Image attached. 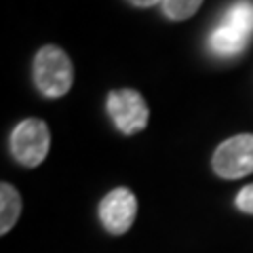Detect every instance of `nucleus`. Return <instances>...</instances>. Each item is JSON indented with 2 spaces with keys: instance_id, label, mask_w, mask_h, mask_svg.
Segmentation results:
<instances>
[{
  "instance_id": "9b49d317",
  "label": "nucleus",
  "mask_w": 253,
  "mask_h": 253,
  "mask_svg": "<svg viewBox=\"0 0 253 253\" xmlns=\"http://www.w3.org/2000/svg\"><path fill=\"white\" fill-rule=\"evenodd\" d=\"M131 4H135V6H152L156 2H163V0H129Z\"/></svg>"
},
{
  "instance_id": "1a4fd4ad",
  "label": "nucleus",
  "mask_w": 253,
  "mask_h": 253,
  "mask_svg": "<svg viewBox=\"0 0 253 253\" xmlns=\"http://www.w3.org/2000/svg\"><path fill=\"white\" fill-rule=\"evenodd\" d=\"M203 0H163V11L169 19L184 21L199 11Z\"/></svg>"
},
{
  "instance_id": "f03ea898",
  "label": "nucleus",
  "mask_w": 253,
  "mask_h": 253,
  "mask_svg": "<svg viewBox=\"0 0 253 253\" xmlns=\"http://www.w3.org/2000/svg\"><path fill=\"white\" fill-rule=\"evenodd\" d=\"M49 129L38 118H28V121L19 123L11 133V152L26 167L41 165L49 152Z\"/></svg>"
},
{
  "instance_id": "6e6552de",
  "label": "nucleus",
  "mask_w": 253,
  "mask_h": 253,
  "mask_svg": "<svg viewBox=\"0 0 253 253\" xmlns=\"http://www.w3.org/2000/svg\"><path fill=\"white\" fill-rule=\"evenodd\" d=\"M221 21L251 36L253 34V2L251 0H239V2L230 4L226 9Z\"/></svg>"
},
{
  "instance_id": "9d476101",
  "label": "nucleus",
  "mask_w": 253,
  "mask_h": 253,
  "mask_svg": "<svg viewBox=\"0 0 253 253\" xmlns=\"http://www.w3.org/2000/svg\"><path fill=\"white\" fill-rule=\"evenodd\" d=\"M236 207L243 213H251L253 215V184L245 186L239 192V196H236Z\"/></svg>"
},
{
  "instance_id": "f257e3e1",
  "label": "nucleus",
  "mask_w": 253,
  "mask_h": 253,
  "mask_svg": "<svg viewBox=\"0 0 253 253\" xmlns=\"http://www.w3.org/2000/svg\"><path fill=\"white\" fill-rule=\"evenodd\" d=\"M74 81L72 61L66 51L55 44H46L36 53L34 59V83L46 97H63Z\"/></svg>"
},
{
  "instance_id": "7ed1b4c3",
  "label": "nucleus",
  "mask_w": 253,
  "mask_h": 253,
  "mask_svg": "<svg viewBox=\"0 0 253 253\" xmlns=\"http://www.w3.org/2000/svg\"><path fill=\"white\" fill-rule=\"evenodd\" d=\"M213 171L224 179H239L253 173V135L243 133L219 144L213 154Z\"/></svg>"
},
{
  "instance_id": "0eeeda50",
  "label": "nucleus",
  "mask_w": 253,
  "mask_h": 253,
  "mask_svg": "<svg viewBox=\"0 0 253 253\" xmlns=\"http://www.w3.org/2000/svg\"><path fill=\"white\" fill-rule=\"evenodd\" d=\"M0 203H2V209H0V232L6 234L15 226L19 213H21V196L11 184H2L0 186Z\"/></svg>"
},
{
  "instance_id": "39448f33",
  "label": "nucleus",
  "mask_w": 253,
  "mask_h": 253,
  "mask_svg": "<svg viewBox=\"0 0 253 253\" xmlns=\"http://www.w3.org/2000/svg\"><path fill=\"white\" fill-rule=\"evenodd\" d=\"M137 215L135 194L126 188H116L104 196L99 205V219L112 234H125L133 226Z\"/></svg>"
},
{
  "instance_id": "423d86ee",
  "label": "nucleus",
  "mask_w": 253,
  "mask_h": 253,
  "mask_svg": "<svg viewBox=\"0 0 253 253\" xmlns=\"http://www.w3.org/2000/svg\"><path fill=\"white\" fill-rule=\"evenodd\" d=\"M249 38L251 36H247L245 32L219 21L215 30L209 34V49L215 53L217 57H236V55H241L247 49Z\"/></svg>"
},
{
  "instance_id": "20e7f679",
  "label": "nucleus",
  "mask_w": 253,
  "mask_h": 253,
  "mask_svg": "<svg viewBox=\"0 0 253 253\" xmlns=\"http://www.w3.org/2000/svg\"><path fill=\"white\" fill-rule=\"evenodd\" d=\"M108 114L118 131L133 135L148 125V106L137 91L123 89L108 95Z\"/></svg>"
}]
</instances>
